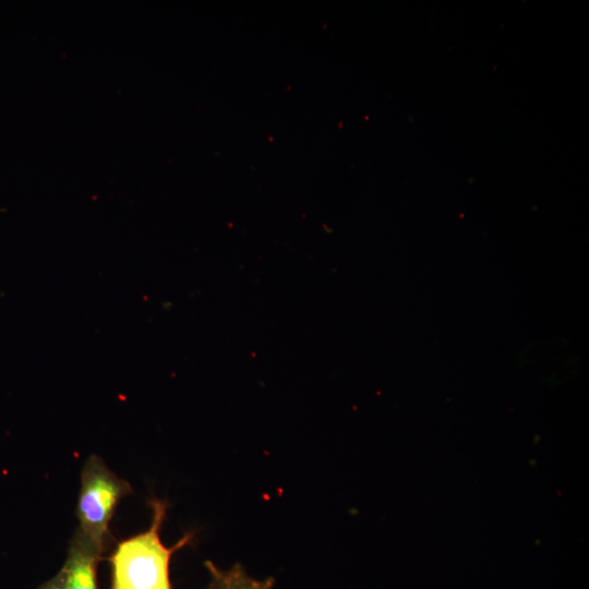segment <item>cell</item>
Wrapping results in <instances>:
<instances>
[{"label": "cell", "mask_w": 589, "mask_h": 589, "mask_svg": "<svg viewBox=\"0 0 589 589\" xmlns=\"http://www.w3.org/2000/svg\"><path fill=\"white\" fill-rule=\"evenodd\" d=\"M149 506V528L120 541L109 557L110 589H172L169 572L171 556L191 541L192 533H187L173 546L164 545L159 529L166 517L167 504L163 500L151 498Z\"/></svg>", "instance_id": "cell-1"}, {"label": "cell", "mask_w": 589, "mask_h": 589, "mask_svg": "<svg viewBox=\"0 0 589 589\" xmlns=\"http://www.w3.org/2000/svg\"><path fill=\"white\" fill-rule=\"evenodd\" d=\"M131 492L130 483L113 473L99 456L86 459L76 506L77 529L101 551L106 550L115 510Z\"/></svg>", "instance_id": "cell-2"}, {"label": "cell", "mask_w": 589, "mask_h": 589, "mask_svg": "<svg viewBox=\"0 0 589 589\" xmlns=\"http://www.w3.org/2000/svg\"><path fill=\"white\" fill-rule=\"evenodd\" d=\"M103 552L76 528L70 541L65 563L61 568L65 589H99L97 565Z\"/></svg>", "instance_id": "cell-3"}, {"label": "cell", "mask_w": 589, "mask_h": 589, "mask_svg": "<svg viewBox=\"0 0 589 589\" xmlns=\"http://www.w3.org/2000/svg\"><path fill=\"white\" fill-rule=\"evenodd\" d=\"M205 566L211 575L206 589H272L274 585L273 578L264 580L252 578L240 564L225 570L209 561L205 563Z\"/></svg>", "instance_id": "cell-4"}, {"label": "cell", "mask_w": 589, "mask_h": 589, "mask_svg": "<svg viewBox=\"0 0 589 589\" xmlns=\"http://www.w3.org/2000/svg\"><path fill=\"white\" fill-rule=\"evenodd\" d=\"M38 589H65L64 575L62 569L50 580L43 584Z\"/></svg>", "instance_id": "cell-5"}]
</instances>
